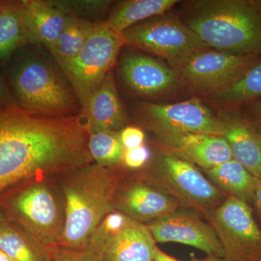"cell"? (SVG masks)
Masks as SVG:
<instances>
[{"instance_id":"obj_37","label":"cell","mask_w":261,"mask_h":261,"mask_svg":"<svg viewBox=\"0 0 261 261\" xmlns=\"http://www.w3.org/2000/svg\"><path fill=\"white\" fill-rule=\"evenodd\" d=\"M256 261H261V259H259V260H257Z\"/></svg>"},{"instance_id":"obj_13","label":"cell","mask_w":261,"mask_h":261,"mask_svg":"<svg viewBox=\"0 0 261 261\" xmlns=\"http://www.w3.org/2000/svg\"><path fill=\"white\" fill-rule=\"evenodd\" d=\"M147 226L155 242L185 244L214 258H225L224 249L211 225L193 216L174 213Z\"/></svg>"},{"instance_id":"obj_7","label":"cell","mask_w":261,"mask_h":261,"mask_svg":"<svg viewBox=\"0 0 261 261\" xmlns=\"http://www.w3.org/2000/svg\"><path fill=\"white\" fill-rule=\"evenodd\" d=\"M123 45L164 58L176 69L196 51L210 48L190 27L173 15H158L121 33Z\"/></svg>"},{"instance_id":"obj_22","label":"cell","mask_w":261,"mask_h":261,"mask_svg":"<svg viewBox=\"0 0 261 261\" xmlns=\"http://www.w3.org/2000/svg\"><path fill=\"white\" fill-rule=\"evenodd\" d=\"M0 250L13 261H51L49 247L6 219L0 224Z\"/></svg>"},{"instance_id":"obj_19","label":"cell","mask_w":261,"mask_h":261,"mask_svg":"<svg viewBox=\"0 0 261 261\" xmlns=\"http://www.w3.org/2000/svg\"><path fill=\"white\" fill-rule=\"evenodd\" d=\"M223 135L233 159L243 165L255 177L261 176V140L244 122L231 116L220 117Z\"/></svg>"},{"instance_id":"obj_1","label":"cell","mask_w":261,"mask_h":261,"mask_svg":"<svg viewBox=\"0 0 261 261\" xmlns=\"http://www.w3.org/2000/svg\"><path fill=\"white\" fill-rule=\"evenodd\" d=\"M82 115L48 117L0 105V197L15 187L94 162Z\"/></svg>"},{"instance_id":"obj_18","label":"cell","mask_w":261,"mask_h":261,"mask_svg":"<svg viewBox=\"0 0 261 261\" xmlns=\"http://www.w3.org/2000/svg\"><path fill=\"white\" fill-rule=\"evenodd\" d=\"M21 4L29 43L42 44L50 51L64 29L68 15L51 1L21 0Z\"/></svg>"},{"instance_id":"obj_16","label":"cell","mask_w":261,"mask_h":261,"mask_svg":"<svg viewBox=\"0 0 261 261\" xmlns=\"http://www.w3.org/2000/svg\"><path fill=\"white\" fill-rule=\"evenodd\" d=\"M178 206L171 196L142 182L128 185L115 200V208L141 223L157 221L174 214Z\"/></svg>"},{"instance_id":"obj_10","label":"cell","mask_w":261,"mask_h":261,"mask_svg":"<svg viewBox=\"0 0 261 261\" xmlns=\"http://www.w3.org/2000/svg\"><path fill=\"white\" fill-rule=\"evenodd\" d=\"M256 58L207 48L188 57L176 71L192 90L210 96L240 78Z\"/></svg>"},{"instance_id":"obj_33","label":"cell","mask_w":261,"mask_h":261,"mask_svg":"<svg viewBox=\"0 0 261 261\" xmlns=\"http://www.w3.org/2000/svg\"><path fill=\"white\" fill-rule=\"evenodd\" d=\"M154 261H179L173 257L166 255L164 252L161 251L159 248L156 249Z\"/></svg>"},{"instance_id":"obj_8","label":"cell","mask_w":261,"mask_h":261,"mask_svg":"<svg viewBox=\"0 0 261 261\" xmlns=\"http://www.w3.org/2000/svg\"><path fill=\"white\" fill-rule=\"evenodd\" d=\"M88 248L101 261H154L157 247L148 226L114 211L94 231Z\"/></svg>"},{"instance_id":"obj_9","label":"cell","mask_w":261,"mask_h":261,"mask_svg":"<svg viewBox=\"0 0 261 261\" xmlns=\"http://www.w3.org/2000/svg\"><path fill=\"white\" fill-rule=\"evenodd\" d=\"M211 221L228 261L261 259V229L247 202L229 196L215 209Z\"/></svg>"},{"instance_id":"obj_25","label":"cell","mask_w":261,"mask_h":261,"mask_svg":"<svg viewBox=\"0 0 261 261\" xmlns=\"http://www.w3.org/2000/svg\"><path fill=\"white\" fill-rule=\"evenodd\" d=\"M211 99L220 104H235L261 97V61L252 65L240 78Z\"/></svg>"},{"instance_id":"obj_35","label":"cell","mask_w":261,"mask_h":261,"mask_svg":"<svg viewBox=\"0 0 261 261\" xmlns=\"http://www.w3.org/2000/svg\"><path fill=\"white\" fill-rule=\"evenodd\" d=\"M0 261H13L3 250H0Z\"/></svg>"},{"instance_id":"obj_11","label":"cell","mask_w":261,"mask_h":261,"mask_svg":"<svg viewBox=\"0 0 261 261\" xmlns=\"http://www.w3.org/2000/svg\"><path fill=\"white\" fill-rule=\"evenodd\" d=\"M140 108L154 130L223 135L220 117L196 98L173 104L143 102Z\"/></svg>"},{"instance_id":"obj_36","label":"cell","mask_w":261,"mask_h":261,"mask_svg":"<svg viewBox=\"0 0 261 261\" xmlns=\"http://www.w3.org/2000/svg\"><path fill=\"white\" fill-rule=\"evenodd\" d=\"M5 219L4 214H3V211H2L1 208H0V224H1Z\"/></svg>"},{"instance_id":"obj_21","label":"cell","mask_w":261,"mask_h":261,"mask_svg":"<svg viewBox=\"0 0 261 261\" xmlns=\"http://www.w3.org/2000/svg\"><path fill=\"white\" fill-rule=\"evenodd\" d=\"M27 44L21 1H0V63L9 61Z\"/></svg>"},{"instance_id":"obj_31","label":"cell","mask_w":261,"mask_h":261,"mask_svg":"<svg viewBox=\"0 0 261 261\" xmlns=\"http://www.w3.org/2000/svg\"><path fill=\"white\" fill-rule=\"evenodd\" d=\"M0 105L18 106L12 93L6 75L2 73H0Z\"/></svg>"},{"instance_id":"obj_5","label":"cell","mask_w":261,"mask_h":261,"mask_svg":"<svg viewBox=\"0 0 261 261\" xmlns=\"http://www.w3.org/2000/svg\"><path fill=\"white\" fill-rule=\"evenodd\" d=\"M5 219L46 247L58 246L65 216L49 187L42 183L15 187L0 197Z\"/></svg>"},{"instance_id":"obj_20","label":"cell","mask_w":261,"mask_h":261,"mask_svg":"<svg viewBox=\"0 0 261 261\" xmlns=\"http://www.w3.org/2000/svg\"><path fill=\"white\" fill-rule=\"evenodd\" d=\"M179 1L177 0H128L121 2L110 13L104 25L121 34L135 24L165 14Z\"/></svg>"},{"instance_id":"obj_23","label":"cell","mask_w":261,"mask_h":261,"mask_svg":"<svg viewBox=\"0 0 261 261\" xmlns=\"http://www.w3.org/2000/svg\"><path fill=\"white\" fill-rule=\"evenodd\" d=\"M217 187L245 202L253 201L255 178L234 159L205 170Z\"/></svg>"},{"instance_id":"obj_34","label":"cell","mask_w":261,"mask_h":261,"mask_svg":"<svg viewBox=\"0 0 261 261\" xmlns=\"http://www.w3.org/2000/svg\"><path fill=\"white\" fill-rule=\"evenodd\" d=\"M252 113L261 121V102H255L250 106Z\"/></svg>"},{"instance_id":"obj_30","label":"cell","mask_w":261,"mask_h":261,"mask_svg":"<svg viewBox=\"0 0 261 261\" xmlns=\"http://www.w3.org/2000/svg\"><path fill=\"white\" fill-rule=\"evenodd\" d=\"M120 138L125 149H133L144 145L145 135L140 128L128 126L122 130Z\"/></svg>"},{"instance_id":"obj_12","label":"cell","mask_w":261,"mask_h":261,"mask_svg":"<svg viewBox=\"0 0 261 261\" xmlns=\"http://www.w3.org/2000/svg\"><path fill=\"white\" fill-rule=\"evenodd\" d=\"M159 174L163 183L174 195L194 207L208 208L221 200V193L217 187L195 165L174 154H163Z\"/></svg>"},{"instance_id":"obj_32","label":"cell","mask_w":261,"mask_h":261,"mask_svg":"<svg viewBox=\"0 0 261 261\" xmlns=\"http://www.w3.org/2000/svg\"><path fill=\"white\" fill-rule=\"evenodd\" d=\"M255 178V193H254L253 202L256 205L257 210L261 215V176Z\"/></svg>"},{"instance_id":"obj_28","label":"cell","mask_w":261,"mask_h":261,"mask_svg":"<svg viewBox=\"0 0 261 261\" xmlns=\"http://www.w3.org/2000/svg\"><path fill=\"white\" fill-rule=\"evenodd\" d=\"M51 261H101L99 257L90 249L74 250L58 246L49 247Z\"/></svg>"},{"instance_id":"obj_14","label":"cell","mask_w":261,"mask_h":261,"mask_svg":"<svg viewBox=\"0 0 261 261\" xmlns=\"http://www.w3.org/2000/svg\"><path fill=\"white\" fill-rule=\"evenodd\" d=\"M120 73L128 88L141 95H160L176 88L179 77L166 63L142 53H128L120 61Z\"/></svg>"},{"instance_id":"obj_24","label":"cell","mask_w":261,"mask_h":261,"mask_svg":"<svg viewBox=\"0 0 261 261\" xmlns=\"http://www.w3.org/2000/svg\"><path fill=\"white\" fill-rule=\"evenodd\" d=\"M99 22L68 16L59 39L50 53L57 63L69 61L80 54Z\"/></svg>"},{"instance_id":"obj_6","label":"cell","mask_w":261,"mask_h":261,"mask_svg":"<svg viewBox=\"0 0 261 261\" xmlns=\"http://www.w3.org/2000/svg\"><path fill=\"white\" fill-rule=\"evenodd\" d=\"M123 46L121 34L99 22L78 56L57 63L78 98L81 113L112 70Z\"/></svg>"},{"instance_id":"obj_26","label":"cell","mask_w":261,"mask_h":261,"mask_svg":"<svg viewBox=\"0 0 261 261\" xmlns=\"http://www.w3.org/2000/svg\"><path fill=\"white\" fill-rule=\"evenodd\" d=\"M89 150L98 166H112L123 160L125 148L120 135L113 132H97L90 133Z\"/></svg>"},{"instance_id":"obj_17","label":"cell","mask_w":261,"mask_h":261,"mask_svg":"<svg viewBox=\"0 0 261 261\" xmlns=\"http://www.w3.org/2000/svg\"><path fill=\"white\" fill-rule=\"evenodd\" d=\"M90 133L120 129L126 122V115L117 91L113 69L91 97L87 108L81 113Z\"/></svg>"},{"instance_id":"obj_29","label":"cell","mask_w":261,"mask_h":261,"mask_svg":"<svg viewBox=\"0 0 261 261\" xmlns=\"http://www.w3.org/2000/svg\"><path fill=\"white\" fill-rule=\"evenodd\" d=\"M150 152L147 146L142 145L133 149H125L123 160L127 167L138 168L142 167L149 161Z\"/></svg>"},{"instance_id":"obj_3","label":"cell","mask_w":261,"mask_h":261,"mask_svg":"<svg viewBox=\"0 0 261 261\" xmlns=\"http://www.w3.org/2000/svg\"><path fill=\"white\" fill-rule=\"evenodd\" d=\"M72 172L63 186L64 226L58 246L86 250L102 220L115 211L116 178L94 163Z\"/></svg>"},{"instance_id":"obj_2","label":"cell","mask_w":261,"mask_h":261,"mask_svg":"<svg viewBox=\"0 0 261 261\" xmlns=\"http://www.w3.org/2000/svg\"><path fill=\"white\" fill-rule=\"evenodd\" d=\"M181 20L211 49L240 56L261 55V1H190Z\"/></svg>"},{"instance_id":"obj_38","label":"cell","mask_w":261,"mask_h":261,"mask_svg":"<svg viewBox=\"0 0 261 261\" xmlns=\"http://www.w3.org/2000/svg\"><path fill=\"white\" fill-rule=\"evenodd\" d=\"M260 140H261V135H260Z\"/></svg>"},{"instance_id":"obj_15","label":"cell","mask_w":261,"mask_h":261,"mask_svg":"<svg viewBox=\"0 0 261 261\" xmlns=\"http://www.w3.org/2000/svg\"><path fill=\"white\" fill-rule=\"evenodd\" d=\"M170 153L204 168L214 167L233 159L222 136L154 130Z\"/></svg>"},{"instance_id":"obj_27","label":"cell","mask_w":261,"mask_h":261,"mask_svg":"<svg viewBox=\"0 0 261 261\" xmlns=\"http://www.w3.org/2000/svg\"><path fill=\"white\" fill-rule=\"evenodd\" d=\"M51 3L68 16L89 20L99 18L107 12L112 1L106 0H72L51 1Z\"/></svg>"},{"instance_id":"obj_4","label":"cell","mask_w":261,"mask_h":261,"mask_svg":"<svg viewBox=\"0 0 261 261\" xmlns=\"http://www.w3.org/2000/svg\"><path fill=\"white\" fill-rule=\"evenodd\" d=\"M7 80L18 107L48 117L74 116L81 106L59 68L34 56L19 55Z\"/></svg>"}]
</instances>
